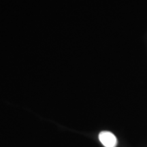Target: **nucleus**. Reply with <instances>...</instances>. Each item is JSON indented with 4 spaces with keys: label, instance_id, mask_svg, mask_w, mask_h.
<instances>
[{
    "label": "nucleus",
    "instance_id": "obj_1",
    "mask_svg": "<svg viewBox=\"0 0 147 147\" xmlns=\"http://www.w3.org/2000/svg\"><path fill=\"white\" fill-rule=\"evenodd\" d=\"M99 139L101 143L105 147H116L117 145V139L113 133L104 131L99 134Z\"/></svg>",
    "mask_w": 147,
    "mask_h": 147
}]
</instances>
